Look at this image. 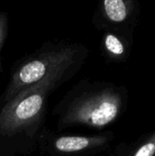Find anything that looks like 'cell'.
Returning <instances> with one entry per match:
<instances>
[{"label":"cell","mask_w":155,"mask_h":156,"mask_svg":"<svg viewBox=\"0 0 155 156\" xmlns=\"http://www.w3.org/2000/svg\"><path fill=\"white\" fill-rule=\"evenodd\" d=\"M104 137L86 136H63L55 142V148L61 153H77L90 147L101 145L105 143Z\"/></svg>","instance_id":"cell-4"},{"label":"cell","mask_w":155,"mask_h":156,"mask_svg":"<svg viewBox=\"0 0 155 156\" xmlns=\"http://www.w3.org/2000/svg\"><path fill=\"white\" fill-rule=\"evenodd\" d=\"M121 107V96L111 90L90 92L70 104L62 117V123L101 128L118 117Z\"/></svg>","instance_id":"cell-2"},{"label":"cell","mask_w":155,"mask_h":156,"mask_svg":"<svg viewBox=\"0 0 155 156\" xmlns=\"http://www.w3.org/2000/svg\"><path fill=\"white\" fill-rule=\"evenodd\" d=\"M5 16L0 15V50L5 37ZM0 70H1V67H0Z\"/></svg>","instance_id":"cell-8"},{"label":"cell","mask_w":155,"mask_h":156,"mask_svg":"<svg viewBox=\"0 0 155 156\" xmlns=\"http://www.w3.org/2000/svg\"><path fill=\"white\" fill-rule=\"evenodd\" d=\"M75 50L69 48L42 54L22 65L13 75L5 100L8 101L19 91L45 79L48 75L67 70L74 63Z\"/></svg>","instance_id":"cell-3"},{"label":"cell","mask_w":155,"mask_h":156,"mask_svg":"<svg viewBox=\"0 0 155 156\" xmlns=\"http://www.w3.org/2000/svg\"><path fill=\"white\" fill-rule=\"evenodd\" d=\"M129 2L123 0H105L103 8L108 18L113 22H122L129 14Z\"/></svg>","instance_id":"cell-5"},{"label":"cell","mask_w":155,"mask_h":156,"mask_svg":"<svg viewBox=\"0 0 155 156\" xmlns=\"http://www.w3.org/2000/svg\"><path fill=\"white\" fill-rule=\"evenodd\" d=\"M105 47L107 48V50L115 55V56H120L122 54H123L124 52V47L123 44L122 43V41L114 35L109 34L106 36L105 37Z\"/></svg>","instance_id":"cell-6"},{"label":"cell","mask_w":155,"mask_h":156,"mask_svg":"<svg viewBox=\"0 0 155 156\" xmlns=\"http://www.w3.org/2000/svg\"><path fill=\"white\" fill-rule=\"evenodd\" d=\"M155 154V133L143 144L133 156H153Z\"/></svg>","instance_id":"cell-7"},{"label":"cell","mask_w":155,"mask_h":156,"mask_svg":"<svg viewBox=\"0 0 155 156\" xmlns=\"http://www.w3.org/2000/svg\"><path fill=\"white\" fill-rule=\"evenodd\" d=\"M66 71L59 70L48 75L8 101L0 113V132L12 134L37 122L44 111L48 95Z\"/></svg>","instance_id":"cell-1"}]
</instances>
